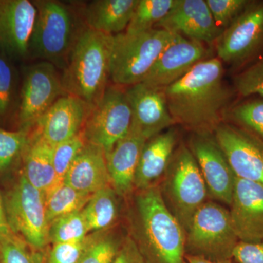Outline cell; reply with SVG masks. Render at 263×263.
Here are the masks:
<instances>
[{
    "label": "cell",
    "instance_id": "21",
    "mask_svg": "<svg viewBox=\"0 0 263 263\" xmlns=\"http://www.w3.org/2000/svg\"><path fill=\"white\" fill-rule=\"evenodd\" d=\"M64 182L89 195L111 186L105 151L87 142L71 165Z\"/></svg>",
    "mask_w": 263,
    "mask_h": 263
},
{
    "label": "cell",
    "instance_id": "23",
    "mask_svg": "<svg viewBox=\"0 0 263 263\" xmlns=\"http://www.w3.org/2000/svg\"><path fill=\"white\" fill-rule=\"evenodd\" d=\"M139 0H95L83 8L81 17L87 28L117 35L125 32Z\"/></svg>",
    "mask_w": 263,
    "mask_h": 263
},
{
    "label": "cell",
    "instance_id": "3",
    "mask_svg": "<svg viewBox=\"0 0 263 263\" xmlns=\"http://www.w3.org/2000/svg\"><path fill=\"white\" fill-rule=\"evenodd\" d=\"M32 2L37 8V16L28 56L64 70L86 26L70 5L55 0Z\"/></svg>",
    "mask_w": 263,
    "mask_h": 263
},
{
    "label": "cell",
    "instance_id": "26",
    "mask_svg": "<svg viewBox=\"0 0 263 263\" xmlns=\"http://www.w3.org/2000/svg\"><path fill=\"white\" fill-rule=\"evenodd\" d=\"M92 195L81 193L64 181L59 183L46 195L48 224L60 216L81 212Z\"/></svg>",
    "mask_w": 263,
    "mask_h": 263
},
{
    "label": "cell",
    "instance_id": "29",
    "mask_svg": "<svg viewBox=\"0 0 263 263\" xmlns=\"http://www.w3.org/2000/svg\"><path fill=\"white\" fill-rule=\"evenodd\" d=\"M227 119L263 141V99H251L230 107Z\"/></svg>",
    "mask_w": 263,
    "mask_h": 263
},
{
    "label": "cell",
    "instance_id": "15",
    "mask_svg": "<svg viewBox=\"0 0 263 263\" xmlns=\"http://www.w3.org/2000/svg\"><path fill=\"white\" fill-rule=\"evenodd\" d=\"M155 29L209 45L215 43L223 31L214 22L206 0H176Z\"/></svg>",
    "mask_w": 263,
    "mask_h": 263
},
{
    "label": "cell",
    "instance_id": "38",
    "mask_svg": "<svg viewBox=\"0 0 263 263\" xmlns=\"http://www.w3.org/2000/svg\"><path fill=\"white\" fill-rule=\"evenodd\" d=\"M232 258L234 259L235 263H263V241L238 242Z\"/></svg>",
    "mask_w": 263,
    "mask_h": 263
},
{
    "label": "cell",
    "instance_id": "10",
    "mask_svg": "<svg viewBox=\"0 0 263 263\" xmlns=\"http://www.w3.org/2000/svg\"><path fill=\"white\" fill-rule=\"evenodd\" d=\"M67 95L62 75L53 64L41 61L26 67L18 111L22 129L34 125L58 99Z\"/></svg>",
    "mask_w": 263,
    "mask_h": 263
},
{
    "label": "cell",
    "instance_id": "11",
    "mask_svg": "<svg viewBox=\"0 0 263 263\" xmlns=\"http://www.w3.org/2000/svg\"><path fill=\"white\" fill-rule=\"evenodd\" d=\"M221 62L240 65L263 46V1H251L216 41Z\"/></svg>",
    "mask_w": 263,
    "mask_h": 263
},
{
    "label": "cell",
    "instance_id": "28",
    "mask_svg": "<svg viewBox=\"0 0 263 263\" xmlns=\"http://www.w3.org/2000/svg\"><path fill=\"white\" fill-rule=\"evenodd\" d=\"M89 230L81 212L60 216L52 221L48 228V240L53 245L84 240Z\"/></svg>",
    "mask_w": 263,
    "mask_h": 263
},
{
    "label": "cell",
    "instance_id": "7",
    "mask_svg": "<svg viewBox=\"0 0 263 263\" xmlns=\"http://www.w3.org/2000/svg\"><path fill=\"white\" fill-rule=\"evenodd\" d=\"M186 233V246L195 254L212 260L232 259L239 240L230 211L214 202H205L195 213Z\"/></svg>",
    "mask_w": 263,
    "mask_h": 263
},
{
    "label": "cell",
    "instance_id": "36",
    "mask_svg": "<svg viewBox=\"0 0 263 263\" xmlns=\"http://www.w3.org/2000/svg\"><path fill=\"white\" fill-rule=\"evenodd\" d=\"M18 237L0 242V263H37Z\"/></svg>",
    "mask_w": 263,
    "mask_h": 263
},
{
    "label": "cell",
    "instance_id": "13",
    "mask_svg": "<svg viewBox=\"0 0 263 263\" xmlns=\"http://www.w3.org/2000/svg\"><path fill=\"white\" fill-rule=\"evenodd\" d=\"M189 148L197 161L209 193L216 200L230 205L235 176L214 133H194Z\"/></svg>",
    "mask_w": 263,
    "mask_h": 263
},
{
    "label": "cell",
    "instance_id": "16",
    "mask_svg": "<svg viewBox=\"0 0 263 263\" xmlns=\"http://www.w3.org/2000/svg\"><path fill=\"white\" fill-rule=\"evenodd\" d=\"M92 108V105L77 97L65 95L38 119L34 124V133L54 147L83 130Z\"/></svg>",
    "mask_w": 263,
    "mask_h": 263
},
{
    "label": "cell",
    "instance_id": "22",
    "mask_svg": "<svg viewBox=\"0 0 263 263\" xmlns=\"http://www.w3.org/2000/svg\"><path fill=\"white\" fill-rule=\"evenodd\" d=\"M178 139L176 129L169 128L146 142L137 167L134 186L143 190L155 186L165 173Z\"/></svg>",
    "mask_w": 263,
    "mask_h": 263
},
{
    "label": "cell",
    "instance_id": "34",
    "mask_svg": "<svg viewBox=\"0 0 263 263\" xmlns=\"http://www.w3.org/2000/svg\"><path fill=\"white\" fill-rule=\"evenodd\" d=\"M235 91L240 96L263 99V57L233 79Z\"/></svg>",
    "mask_w": 263,
    "mask_h": 263
},
{
    "label": "cell",
    "instance_id": "1",
    "mask_svg": "<svg viewBox=\"0 0 263 263\" xmlns=\"http://www.w3.org/2000/svg\"><path fill=\"white\" fill-rule=\"evenodd\" d=\"M224 74L218 57L208 58L164 89L175 124L199 134L214 133L224 122L233 97Z\"/></svg>",
    "mask_w": 263,
    "mask_h": 263
},
{
    "label": "cell",
    "instance_id": "4",
    "mask_svg": "<svg viewBox=\"0 0 263 263\" xmlns=\"http://www.w3.org/2000/svg\"><path fill=\"white\" fill-rule=\"evenodd\" d=\"M140 234L156 263H184L186 233L157 185L137 197Z\"/></svg>",
    "mask_w": 263,
    "mask_h": 263
},
{
    "label": "cell",
    "instance_id": "31",
    "mask_svg": "<svg viewBox=\"0 0 263 263\" xmlns=\"http://www.w3.org/2000/svg\"><path fill=\"white\" fill-rule=\"evenodd\" d=\"M16 97V79L10 57L0 50V118L10 115Z\"/></svg>",
    "mask_w": 263,
    "mask_h": 263
},
{
    "label": "cell",
    "instance_id": "17",
    "mask_svg": "<svg viewBox=\"0 0 263 263\" xmlns=\"http://www.w3.org/2000/svg\"><path fill=\"white\" fill-rule=\"evenodd\" d=\"M230 217L239 241H263V186L235 177Z\"/></svg>",
    "mask_w": 263,
    "mask_h": 263
},
{
    "label": "cell",
    "instance_id": "2",
    "mask_svg": "<svg viewBox=\"0 0 263 263\" xmlns=\"http://www.w3.org/2000/svg\"><path fill=\"white\" fill-rule=\"evenodd\" d=\"M114 35L85 27L62 75L66 92L95 106L110 80Z\"/></svg>",
    "mask_w": 263,
    "mask_h": 263
},
{
    "label": "cell",
    "instance_id": "41",
    "mask_svg": "<svg viewBox=\"0 0 263 263\" xmlns=\"http://www.w3.org/2000/svg\"><path fill=\"white\" fill-rule=\"evenodd\" d=\"M185 259H186L188 263H235L232 260V259L212 260V259L205 258L202 256L194 255V254L185 255Z\"/></svg>",
    "mask_w": 263,
    "mask_h": 263
},
{
    "label": "cell",
    "instance_id": "33",
    "mask_svg": "<svg viewBox=\"0 0 263 263\" xmlns=\"http://www.w3.org/2000/svg\"><path fill=\"white\" fill-rule=\"evenodd\" d=\"M119 249L117 240L112 237L91 235L78 263H113Z\"/></svg>",
    "mask_w": 263,
    "mask_h": 263
},
{
    "label": "cell",
    "instance_id": "6",
    "mask_svg": "<svg viewBox=\"0 0 263 263\" xmlns=\"http://www.w3.org/2000/svg\"><path fill=\"white\" fill-rule=\"evenodd\" d=\"M163 177L161 192L164 202L186 232L195 213L206 202L209 193L189 146L176 147Z\"/></svg>",
    "mask_w": 263,
    "mask_h": 263
},
{
    "label": "cell",
    "instance_id": "32",
    "mask_svg": "<svg viewBox=\"0 0 263 263\" xmlns=\"http://www.w3.org/2000/svg\"><path fill=\"white\" fill-rule=\"evenodd\" d=\"M29 139L26 129L8 131L0 128V171L9 168L23 154Z\"/></svg>",
    "mask_w": 263,
    "mask_h": 263
},
{
    "label": "cell",
    "instance_id": "9",
    "mask_svg": "<svg viewBox=\"0 0 263 263\" xmlns=\"http://www.w3.org/2000/svg\"><path fill=\"white\" fill-rule=\"evenodd\" d=\"M132 119L125 88L117 85L108 86L85 122L83 132L86 141L108 153L127 136Z\"/></svg>",
    "mask_w": 263,
    "mask_h": 263
},
{
    "label": "cell",
    "instance_id": "19",
    "mask_svg": "<svg viewBox=\"0 0 263 263\" xmlns=\"http://www.w3.org/2000/svg\"><path fill=\"white\" fill-rule=\"evenodd\" d=\"M203 43L180 36L159 57L143 82L165 89L186 75L199 62L208 59Z\"/></svg>",
    "mask_w": 263,
    "mask_h": 263
},
{
    "label": "cell",
    "instance_id": "25",
    "mask_svg": "<svg viewBox=\"0 0 263 263\" xmlns=\"http://www.w3.org/2000/svg\"><path fill=\"white\" fill-rule=\"evenodd\" d=\"M111 186L97 192L81 211L89 233L107 229L118 215L117 197Z\"/></svg>",
    "mask_w": 263,
    "mask_h": 263
},
{
    "label": "cell",
    "instance_id": "39",
    "mask_svg": "<svg viewBox=\"0 0 263 263\" xmlns=\"http://www.w3.org/2000/svg\"><path fill=\"white\" fill-rule=\"evenodd\" d=\"M113 263H146L136 242L127 238L119 252Z\"/></svg>",
    "mask_w": 263,
    "mask_h": 263
},
{
    "label": "cell",
    "instance_id": "14",
    "mask_svg": "<svg viewBox=\"0 0 263 263\" xmlns=\"http://www.w3.org/2000/svg\"><path fill=\"white\" fill-rule=\"evenodd\" d=\"M132 110V126L148 141L175 125L164 89L144 83L125 88Z\"/></svg>",
    "mask_w": 263,
    "mask_h": 263
},
{
    "label": "cell",
    "instance_id": "18",
    "mask_svg": "<svg viewBox=\"0 0 263 263\" xmlns=\"http://www.w3.org/2000/svg\"><path fill=\"white\" fill-rule=\"evenodd\" d=\"M37 8L29 0H0V50L9 57L28 56Z\"/></svg>",
    "mask_w": 263,
    "mask_h": 263
},
{
    "label": "cell",
    "instance_id": "8",
    "mask_svg": "<svg viewBox=\"0 0 263 263\" xmlns=\"http://www.w3.org/2000/svg\"><path fill=\"white\" fill-rule=\"evenodd\" d=\"M10 229L33 248L47 243L49 224L46 217V196L34 187L23 174L4 200Z\"/></svg>",
    "mask_w": 263,
    "mask_h": 263
},
{
    "label": "cell",
    "instance_id": "35",
    "mask_svg": "<svg viewBox=\"0 0 263 263\" xmlns=\"http://www.w3.org/2000/svg\"><path fill=\"white\" fill-rule=\"evenodd\" d=\"M250 2L249 0H206L214 22L222 30L234 22Z\"/></svg>",
    "mask_w": 263,
    "mask_h": 263
},
{
    "label": "cell",
    "instance_id": "27",
    "mask_svg": "<svg viewBox=\"0 0 263 263\" xmlns=\"http://www.w3.org/2000/svg\"><path fill=\"white\" fill-rule=\"evenodd\" d=\"M176 3V0H139L125 32L136 34L155 29Z\"/></svg>",
    "mask_w": 263,
    "mask_h": 263
},
{
    "label": "cell",
    "instance_id": "5",
    "mask_svg": "<svg viewBox=\"0 0 263 263\" xmlns=\"http://www.w3.org/2000/svg\"><path fill=\"white\" fill-rule=\"evenodd\" d=\"M179 37L162 29L114 35L110 80L124 88L143 82L162 52Z\"/></svg>",
    "mask_w": 263,
    "mask_h": 263
},
{
    "label": "cell",
    "instance_id": "12",
    "mask_svg": "<svg viewBox=\"0 0 263 263\" xmlns=\"http://www.w3.org/2000/svg\"><path fill=\"white\" fill-rule=\"evenodd\" d=\"M214 135L235 177L263 186V141L230 123L221 124Z\"/></svg>",
    "mask_w": 263,
    "mask_h": 263
},
{
    "label": "cell",
    "instance_id": "30",
    "mask_svg": "<svg viewBox=\"0 0 263 263\" xmlns=\"http://www.w3.org/2000/svg\"><path fill=\"white\" fill-rule=\"evenodd\" d=\"M84 132L53 147V164L56 173L57 184L63 182L77 156L86 144Z\"/></svg>",
    "mask_w": 263,
    "mask_h": 263
},
{
    "label": "cell",
    "instance_id": "24",
    "mask_svg": "<svg viewBox=\"0 0 263 263\" xmlns=\"http://www.w3.org/2000/svg\"><path fill=\"white\" fill-rule=\"evenodd\" d=\"M53 147L34 133L23 152V174L34 187L45 196L57 185L53 164Z\"/></svg>",
    "mask_w": 263,
    "mask_h": 263
},
{
    "label": "cell",
    "instance_id": "40",
    "mask_svg": "<svg viewBox=\"0 0 263 263\" xmlns=\"http://www.w3.org/2000/svg\"><path fill=\"white\" fill-rule=\"evenodd\" d=\"M17 237L10 229L5 214L4 200L0 195V242Z\"/></svg>",
    "mask_w": 263,
    "mask_h": 263
},
{
    "label": "cell",
    "instance_id": "37",
    "mask_svg": "<svg viewBox=\"0 0 263 263\" xmlns=\"http://www.w3.org/2000/svg\"><path fill=\"white\" fill-rule=\"evenodd\" d=\"M91 238V235H90L81 241L53 245L50 254L49 263L79 262Z\"/></svg>",
    "mask_w": 263,
    "mask_h": 263
},
{
    "label": "cell",
    "instance_id": "20",
    "mask_svg": "<svg viewBox=\"0 0 263 263\" xmlns=\"http://www.w3.org/2000/svg\"><path fill=\"white\" fill-rule=\"evenodd\" d=\"M146 141L131 124L127 136L105 154L110 183L118 195H127L134 187L137 167Z\"/></svg>",
    "mask_w": 263,
    "mask_h": 263
}]
</instances>
